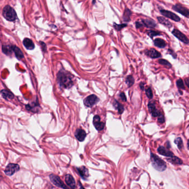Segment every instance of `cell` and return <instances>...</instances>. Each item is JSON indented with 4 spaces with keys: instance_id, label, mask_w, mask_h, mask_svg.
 Returning a JSON list of instances; mask_svg holds the SVG:
<instances>
[{
    "instance_id": "4fadbf2b",
    "label": "cell",
    "mask_w": 189,
    "mask_h": 189,
    "mask_svg": "<svg viewBox=\"0 0 189 189\" xmlns=\"http://www.w3.org/2000/svg\"><path fill=\"white\" fill-rule=\"evenodd\" d=\"M65 181L67 185L69 186L72 189H75L76 188V184L75 181L71 174H67L65 177Z\"/></svg>"
},
{
    "instance_id": "8992f818",
    "label": "cell",
    "mask_w": 189,
    "mask_h": 189,
    "mask_svg": "<svg viewBox=\"0 0 189 189\" xmlns=\"http://www.w3.org/2000/svg\"><path fill=\"white\" fill-rule=\"evenodd\" d=\"M20 169V167L19 165L17 164L10 163L6 168L5 170V173L6 175L8 176H12L16 172L19 171Z\"/></svg>"
},
{
    "instance_id": "30bf717a",
    "label": "cell",
    "mask_w": 189,
    "mask_h": 189,
    "mask_svg": "<svg viewBox=\"0 0 189 189\" xmlns=\"http://www.w3.org/2000/svg\"><path fill=\"white\" fill-rule=\"evenodd\" d=\"M160 12H161L162 15L164 16H165L167 18H170L175 22H179L181 20L180 17L178 15L171 12L170 11L162 9L160 11Z\"/></svg>"
},
{
    "instance_id": "9c48e42d",
    "label": "cell",
    "mask_w": 189,
    "mask_h": 189,
    "mask_svg": "<svg viewBox=\"0 0 189 189\" xmlns=\"http://www.w3.org/2000/svg\"><path fill=\"white\" fill-rule=\"evenodd\" d=\"M172 9L175 11L180 13L182 15L185 16L186 18L189 17V9H186V7H184L180 4H176L175 5L173 6Z\"/></svg>"
},
{
    "instance_id": "cb8c5ba5",
    "label": "cell",
    "mask_w": 189,
    "mask_h": 189,
    "mask_svg": "<svg viewBox=\"0 0 189 189\" xmlns=\"http://www.w3.org/2000/svg\"><path fill=\"white\" fill-rule=\"evenodd\" d=\"M157 19L160 23L165 26V27H168V28H170L172 27V24L166 18L162 17H158Z\"/></svg>"
},
{
    "instance_id": "9a60e30c",
    "label": "cell",
    "mask_w": 189,
    "mask_h": 189,
    "mask_svg": "<svg viewBox=\"0 0 189 189\" xmlns=\"http://www.w3.org/2000/svg\"><path fill=\"white\" fill-rule=\"evenodd\" d=\"M87 136L86 132L81 129H78L75 133V138L79 141V142H83L84 141L85 137Z\"/></svg>"
},
{
    "instance_id": "6da1fadb",
    "label": "cell",
    "mask_w": 189,
    "mask_h": 189,
    "mask_svg": "<svg viewBox=\"0 0 189 189\" xmlns=\"http://www.w3.org/2000/svg\"><path fill=\"white\" fill-rule=\"evenodd\" d=\"M73 76L69 73L64 70H61L58 74V81L59 85L65 89L71 88L73 85Z\"/></svg>"
},
{
    "instance_id": "603a6c76",
    "label": "cell",
    "mask_w": 189,
    "mask_h": 189,
    "mask_svg": "<svg viewBox=\"0 0 189 189\" xmlns=\"http://www.w3.org/2000/svg\"><path fill=\"white\" fill-rule=\"evenodd\" d=\"M132 14V11L129 9L126 8L124 11V12L123 16V21L124 22H129L131 20L130 17H131Z\"/></svg>"
},
{
    "instance_id": "f1b7e54d",
    "label": "cell",
    "mask_w": 189,
    "mask_h": 189,
    "mask_svg": "<svg viewBox=\"0 0 189 189\" xmlns=\"http://www.w3.org/2000/svg\"><path fill=\"white\" fill-rule=\"evenodd\" d=\"M161 34L160 32L155 31H148V35L150 36L151 38H153L154 36H160Z\"/></svg>"
},
{
    "instance_id": "f546056e",
    "label": "cell",
    "mask_w": 189,
    "mask_h": 189,
    "mask_svg": "<svg viewBox=\"0 0 189 189\" xmlns=\"http://www.w3.org/2000/svg\"><path fill=\"white\" fill-rule=\"evenodd\" d=\"M113 26L114 28L117 30V31H120L122 29H123V28H125L127 26L126 24H120V25H118L116 23H113Z\"/></svg>"
},
{
    "instance_id": "8d00e7d4",
    "label": "cell",
    "mask_w": 189,
    "mask_h": 189,
    "mask_svg": "<svg viewBox=\"0 0 189 189\" xmlns=\"http://www.w3.org/2000/svg\"><path fill=\"white\" fill-rule=\"evenodd\" d=\"M135 25H136V28H139L143 27L142 23L141 22H136L135 23Z\"/></svg>"
},
{
    "instance_id": "f35d334b",
    "label": "cell",
    "mask_w": 189,
    "mask_h": 189,
    "mask_svg": "<svg viewBox=\"0 0 189 189\" xmlns=\"http://www.w3.org/2000/svg\"><path fill=\"white\" fill-rule=\"evenodd\" d=\"M140 88L142 90H144V84L143 82H141L140 84Z\"/></svg>"
},
{
    "instance_id": "7402d4cb",
    "label": "cell",
    "mask_w": 189,
    "mask_h": 189,
    "mask_svg": "<svg viewBox=\"0 0 189 189\" xmlns=\"http://www.w3.org/2000/svg\"><path fill=\"white\" fill-rule=\"evenodd\" d=\"M154 45L160 48H164L166 46V43L165 41L160 38L155 39L154 41Z\"/></svg>"
},
{
    "instance_id": "8fae6325",
    "label": "cell",
    "mask_w": 189,
    "mask_h": 189,
    "mask_svg": "<svg viewBox=\"0 0 189 189\" xmlns=\"http://www.w3.org/2000/svg\"><path fill=\"white\" fill-rule=\"evenodd\" d=\"M93 125L98 131H102L104 128V123L100 122V117L96 115L93 118Z\"/></svg>"
},
{
    "instance_id": "2e32d148",
    "label": "cell",
    "mask_w": 189,
    "mask_h": 189,
    "mask_svg": "<svg viewBox=\"0 0 189 189\" xmlns=\"http://www.w3.org/2000/svg\"><path fill=\"white\" fill-rule=\"evenodd\" d=\"M142 23L143 26L149 28H154L156 26V23L154 21H153L151 19H145L142 20Z\"/></svg>"
},
{
    "instance_id": "5b68a950",
    "label": "cell",
    "mask_w": 189,
    "mask_h": 189,
    "mask_svg": "<svg viewBox=\"0 0 189 189\" xmlns=\"http://www.w3.org/2000/svg\"><path fill=\"white\" fill-rule=\"evenodd\" d=\"M99 101V98L95 95H91L86 97L84 100V103L85 106L91 107Z\"/></svg>"
},
{
    "instance_id": "d4e9b609",
    "label": "cell",
    "mask_w": 189,
    "mask_h": 189,
    "mask_svg": "<svg viewBox=\"0 0 189 189\" xmlns=\"http://www.w3.org/2000/svg\"><path fill=\"white\" fill-rule=\"evenodd\" d=\"M2 49V52L7 55H9L13 53L12 45H3Z\"/></svg>"
},
{
    "instance_id": "3957f363",
    "label": "cell",
    "mask_w": 189,
    "mask_h": 189,
    "mask_svg": "<svg viewBox=\"0 0 189 189\" xmlns=\"http://www.w3.org/2000/svg\"><path fill=\"white\" fill-rule=\"evenodd\" d=\"M2 15L4 18L9 21H15L17 18V16L15 9L9 5L6 6L3 8Z\"/></svg>"
},
{
    "instance_id": "d6a6232c",
    "label": "cell",
    "mask_w": 189,
    "mask_h": 189,
    "mask_svg": "<svg viewBox=\"0 0 189 189\" xmlns=\"http://www.w3.org/2000/svg\"><path fill=\"white\" fill-rule=\"evenodd\" d=\"M146 95L147 96V97L151 99L153 98V92H152V90L150 88H148L146 90Z\"/></svg>"
},
{
    "instance_id": "ab89813d",
    "label": "cell",
    "mask_w": 189,
    "mask_h": 189,
    "mask_svg": "<svg viewBox=\"0 0 189 189\" xmlns=\"http://www.w3.org/2000/svg\"><path fill=\"white\" fill-rule=\"evenodd\" d=\"M78 182H79V189H85L82 186V185H81V183L80 181H79Z\"/></svg>"
},
{
    "instance_id": "74e56055",
    "label": "cell",
    "mask_w": 189,
    "mask_h": 189,
    "mask_svg": "<svg viewBox=\"0 0 189 189\" xmlns=\"http://www.w3.org/2000/svg\"><path fill=\"white\" fill-rule=\"evenodd\" d=\"M169 52H170V54H171L172 56H173V57L174 58H176V54H175L174 53V52L172 50H169Z\"/></svg>"
},
{
    "instance_id": "5bb4252c",
    "label": "cell",
    "mask_w": 189,
    "mask_h": 189,
    "mask_svg": "<svg viewBox=\"0 0 189 189\" xmlns=\"http://www.w3.org/2000/svg\"><path fill=\"white\" fill-rule=\"evenodd\" d=\"M158 152L159 153L160 155H162L165 157H169V158L174 155V153L162 146H160L158 148Z\"/></svg>"
},
{
    "instance_id": "4316f807",
    "label": "cell",
    "mask_w": 189,
    "mask_h": 189,
    "mask_svg": "<svg viewBox=\"0 0 189 189\" xmlns=\"http://www.w3.org/2000/svg\"><path fill=\"white\" fill-rule=\"evenodd\" d=\"M126 83L128 87H131L134 83V79L131 75H129L126 78Z\"/></svg>"
},
{
    "instance_id": "484cf974",
    "label": "cell",
    "mask_w": 189,
    "mask_h": 189,
    "mask_svg": "<svg viewBox=\"0 0 189 189\" xmlns=\"http://www.w3.org/2000/svg\"><path fill=\"white\" fill-rule=\"evenodd\" d=\"M113 105L116 108L118 111L119 114H122L124 111V108L122 105H121L119 102H118L117 100L114 99L113 102Z\"/></svg>"
},
{
    "instance_id": "60d3db41",
    "label": "cell",
    "mask_w": 189,
    "mask_h": 189,
    "mask_svg": "<svg viewBox=\"0 0 189 189\" xmlns=\"http://www.w3.org/2000/svg\"><path fill=\"white\" fill-rule=\"evenodd\" d=\"M186 84H187V86L189 87V78H187V79H186Z\"/></svg>"
},
{
    "instance_id": "7c38bea8",
    "label": "cell",
    "mask_w": 189,
    "mask_h": 189,
    "mask_svg": "<svg viewBox=\"0 0 189 189\" xmlns=\"http://www.w3.org/2000/svg\"><path fill=\"white\" fill-rule=\"evenodd\" d=\"M148 108H149V111L150 113L152 114L153 117H159L160 115L162 114L156 109L155 107V105L154 103L153 102H149Z\"/></svg>"
},
{
    "instance_id": "e0dca14e",
    "label": "cell",
    "mask_w": 189,
    "mask_h": 189,
    "mask_svg": "<svg viewBox=\"0 0 189 189\" xmlns=\"http://www.w3.org/2000/svg\"><path fill=\"white\" fill-rule=\"evenodd\" d=\"M146 54L149 56L151 58H158L161 56V54L160 52H158L156 50H155L154 48H151L150 49L147 50L146 52Z\"/></svg>"
},
{
    "instance_id": "e575fe53",
    "label": "cell",
    "mask_w": 189,
    "mask_h": 189,
    "mask_svg": "<svg viewBox=\"0 0 189 189\" xmlns=\"http://www.w3.org/2000/svg\"><path fill=\"white\" fill-rule=\"evenodd\" d=\"M120 99H122L123 101H124V102L126 101V95H125V94L124 92L120 94Z\"/></svg>"
},
{
    "instance_id": "ba28073f",
    "label": "cell",
    "mask_w": 189,
    "mask_h": 189,
    "mask_svg": "<svg viewBox=\"0 0 189 189\" xmlns=\"http://www.w3.org/2000/svg\"><path fill=\"white\" fill-rule=\"evenodd\" d=\"M172 34L175 36H176L178 39H179L180 41L183 42L185 44H189V39L188 37L186 36L185 34H184L182 33H181L178 29H174L172 32Z\"/></svg>"
},
{
    "instance_id": "277c9868",
    "label": "cell",
    "mask_w": 189,
    "mask_h": 189,
    "mask_svg": "<svg viewBox=\"0 0 189 189\" xmlns=\"http://www.w3.org/2000/svg\"><path fill=\"white\" fill-rule=\"evenodd\" d=\"M49 179L51 182L56 186L63 189H69L68 187H67L64 184L62 180L61 179V178L58 176L54 175L53 174H52L49 175Z\"/></svg>"
},
{
    "instance_id": "ffe728a7",
    "label": "cell",
    "mask_w": 189,
    "mask_h": 189,
    "mask_svg": "<svg viewBox=\"0 0 189 189\" xmlns=\"http://www.w3.org/2000/svg\"><path fill=\"white\" fill-rule=\"evenodd\" d=\"M12 50H13V52L15 53V55L16 56V57L19 59H21L24 57V55L23 53L22 52L21 50L15 45H12Z\"/></svg>"
},
{
    "instance_id": "d6986e66",
    "label": "cell",
    "mask_w": 189,
    "mask_h": 189,
    "mask_svg": "<svg viewBox=\"0 0 189 189\" xmlns=\"http://www.w3.org/2000/svg\"><path fill=\"white\" fill-rule=\"evenodd\" d=\"M1 94L2 95V96L6 100L8 99H12L14 98L13 94L9 90H2L1 91Z\"/></svg>"
},
{
    "instance_id": "52a82bcc",
    "label": "cell",
    "mask_w": 189,
    "mask_h": 189,
    "mask_svg": "<svg viewBox=\"0 0 189 189\" xmlns=\"http://www.w3.org/2000/svg\"><path fill=\"white\" fill-rule=\"evenodd\" d=\"M76 169L78 174L79 175V176L81 177L83 180L85 181L88 180V178L89 177V173L88 169L87 168H85V166H82L79 168H77Z\"/></svg>"
},
{
    "instance_id": "d590c367",
    "label": "cell",
    "mask_w": 189,
    "mask_h": 189,
    "mask_svg": "<svg viewBox=\"0 0 189 189\" xmlns=\"http://www.w3.org/2000/svg\"><path fill=\"white\" fill-rule=\"evenodd\" d=\"M40 44H41V47H42V49L43 50V51L45 52L46 49H47V46H46L45 43L42 42H40Z\"/></svg>"
},
{
    "instance_id": "836d02e7",
    "label": "cell",
    "mask_w": 189,
    "mask_h": 189,
    "mask_svg": "<svg viewBox=\"0 0 189 189\" xmlns=\"http://www.w3.org/2000/svg\"><path fill=\"white\" fill-rule=\"evenodd\" d=\"M158 117V122H159V123H164V122H165V118H164V116L162 115V114L160 115L159 117Z\"/></svg>"
},
{
    "instance_id": "83f0119b",
    "label": "cell",
    "mask_w": 189,
    "mask_h": 189,
    "mask_svg": "<svg viewBox=\"0 0 189 189\" xmlns=\"http://www.w3.org/2000/svg\"><path fill=\"white\" fill-rule=\"evenodd\" d=\"M175 143L176 144L178 145V148L180 149V150H181L183 148V142H182V140L181 138H177L175 141H174Z\"/></svg>"
},
{
    "instance_id": "ac0fdd59",
    "label": "cell",
    "mask_w": 189,
    "mask_h": 189,
    "mask_svg": "<svg viewBox=\"0 0 189 189\" xmlns=\"http://www.w3.org/2000/svg\"><path fill=\"white\" fill-rule=\"evenodd\" d=\"M23 44L28 50H33L35 47L33 41L29 38H25L23 41Z\"/></svg>"
},
{
    "instance_id": "7a4b0ae2",
    "label": "cell",
    "mask_w": 189,
    "mask_h": 189,
    "mask_svg": "<svg viewBox=\"0 0 189 189\" xmlns=\"http://www.w3.org/2000/svg\"><path fill=\"white\" fill-rule=\"evenodd\" d=\"M150 160L154 168L157 171L162 172L166 169L167 165L166 162L156 154L151 153Z\"/></svg>"
},
{
    "instance_id": "4dcf8cb0",
    "label": "cell",
    "mask_w": 189,
    "mask_h": 189,
    "mask_svg": "<svg viewBox=\"0 0 189 189\" xmlns=\"http://www.w3.org/2000/svg\"><path fill=\"white\" fill-rule=\"evenodd\" d=\"M159 63H160V64H162V65H165V66H167L169 68H171V66H172L171 64L169 63L168 60H165V59H160V60H159Z\"/></svg>"
},
{
    "instance_id": "1f68e13d",
    "label": "cell",
    "mask_w": 189,
    "mask_h": 189,
    "mask_svg": "<svg viewBox=\"0 0 189 189\" xmlns=\"http://www.w3.org/2000/svg\"><path fill=\"white\" fill-rule=\"evenodd\" d=\"M176 85L179 88H180V89L184 90L185 89L184 84V82L182 81V80L181 79L178 80L176 81Z\"/></svg>"
},
{
    "instance_id": "44dd1931",
    "label": "cell",
    "mask_w": 189,
    "mask_h": 189,
    "mask_svg": "<svg viewBox=\"0 0 189 189\" xmlns=\"http://www.w3.org/2000/svg\"><path fill=\"white\" fill-rule=\"evenodd\" d=\"M166 159H167L168 162H171L173 164H175V165H181L183 163L182 160L180 158L178 157L174 156V155H173L171 157H170V158H168Z\"/></svg>"
}]
</instances>
